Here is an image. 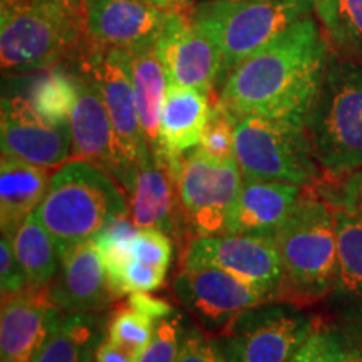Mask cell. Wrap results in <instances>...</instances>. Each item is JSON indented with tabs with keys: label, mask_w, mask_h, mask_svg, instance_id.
<instances>
[{
	"label": "cell",
	"mask_w": 362,
	"mask_h": 362,
	"mask_svg": "<svg viewBox=\"0 0 362 362\" xmlns=\"http://www.w3.org/2000/svg\"><path fill=\"white\" fill-rule=\"evenodd\" d=\"M322 25L307 16L226 76L218 101L235 119L262 116L304 124L329 59Z\"/></svg>",
	"instance_id": "6da1fadb"
},
{
	"label": "cell",
	"mask_w": 362,
	"mask_h": 362,
	"mask_svg": "<svg viewBox=\"0 0 362 362\" xmlns=\"http://www.w3.org/2000/svg\"><path fill=\"white\" fill-rule=\"evenodd\" d=\"M35 215L61 252L128 216L129 205L124 189L110 173L94 163L72 158L51 175Z\"/></svg>",
	"instance_id": "7a4b0ae2"
},
{
	"label": "cell",
	"mask_w": 362,
	"mask_h": 362,
	"mask_svg": "<svg viewBox=\"0 0 362 362\" xmlns=\"http://www.w3.org/2000/svg\"><path fill=\"white\" fill-rule=\"evenodd\" d=\"M305 131L325 175L344 178L362 168V61L329 54Z\"/></svg>",
	"instance_id": "3957f363"
},
{
	"label": "cell",
	"mask_w": 362,
	"mask_h": 362,
	"mask_svg": "<svg viewBox=\"0 0 362 362\" xmlns=\"http://www.w3.org/2000/svg\"><path fill=\"white\" fill-rule=\"evenodd\" d=\"M274 240L284 267L285 296L298 300L330 296L337 274V226L327 200L302 194Z\"/></svg>",
	"instance_id": "277c9868"
},
{
	"label": "cell",
	"mask_w": 362,
	"mask_h": 362,
	"mask_svg": "<svg viewBox=\"0 0 362 362\" xmlns=\"http://www.w3.org/2000/svg\"><path fill=\"white\" fill-rule=\"evenodd\" d=\"M314 8L315 0H202L188 16L218 47L223 83L240 62L310 16Z\"/></svg>",
	"instance_id": "5b68a950"
},
{
	"label": "cell",
	"mask_w": 362,
	"mask_h": 362,
	"mask_svg": "<svg viewBox=\"0 0 362 362\" xmlns=\"http://www.w3.org/2000/svg\"><path fill=\"white\" fill-rule=\"evenodd\" d=\"M235 160L243 180L314 187L320 170L304 124L243 116L235 119Z\"/></svg>",
	"instance_id": "8992f818"
},
{
	"label": "cell",
	"mask_w": 362,
	"mask_h": 362,
	"mask_svg": "<svg viewBox=\"0 0 362 362\" xmlns=\"http://www.w3.org/2000/svg\"><path fill=\"white\" fill-rule=\"evenodd\" d=\"M0 61L4 72H30L57 66L79 47L86 35L83 13L57 0L30 6L0 19Z\"/></svg>",
	"instance_id": "52a82bcc"
},
{
	"label": "cell",
	"mask_w": 362,
	"mask_h": 362,
	"mask_svg": "<svg viewBox=\"0 0 362 362\" xmlns=\"http://www.w3.org/2000/svg\"><path fill=\"white\" fill-rule=\"evenodd\" d=\"M242 183L243 176L235 158L216 160L200 148L187 153L181 161L178 194L188 232L193 237L225 233Z\"/></svg>",
	"instance_id": "ba28073f"
},
{
	"label": "cell",
	"mask_w": 362,
	"mask_h": 362,
	"mask_svg": "<svg viewBox=\"0 0 362 362\" xmlns=\"http://www.w3.org/2000/svg\"><path fill=\"white\" fill-rule=\"evenodd\" d=\"M315 325L309 317L275 302L243 312L220 330L228 362H288Z\"/></svg>",
	"instance_id": "9c48e42d"
},
{
	"label": "cell",
	"mask_w": 362,
	"mask_h": 362,
	"mask_svg": "<svg viewBox=\"0 0 362 362\" xmlns=\"http://www.w3.org/2000/svg\"><path fill=\"white\" fill-rule=\"evenodd\" d=\"M183 267H211L285 298V277L274 237L220 233L192 237L183 250Z\"/></svg>",
	"instance_id": "30bf717a"
},
{
	"label": "cell",
	"mask_w": 362,
	"mask_h": 362,
	"mask_svg": "<svg viewBox=\"0 0 362 362\" xmlns=\"http://www.w3.org/2000/svg\"><path fill=\"white\" fill-rule=\"evenodd\" d=\"M173 292L203 325L220 330L253 307L280 300L277 293L211 267H183L173 280Z\"/></svg>",
	"instance_id": "8fae6325"
},
{
	"label": "cell",
	"mask_w": 362,
	"mask_h": 362,
	"mask_svg": "<svg viewBox=\"0 0 362 362\" xmlns=\"http://www.w3.org/2000/svg\"><path fill=\"white\" fill-rule=\"evenodd\" d=\"M90 71L101 89L110 112L117 148L131 168L151 151L139 119L138 101L129 71L119 49H99L89 42L81 52V62Z\"/></svg>",
	"instance_id": "7c38bea8"
},
{
	"label": "cell",
	"mask_w": 362,
	"mask_h": 362,
	"mask_svg": "<svg viewBox=\"0 0 362 362\" xmlns=\"http://www.w3.org/2000/svg\"><path fill=\"white\" fill-rule=\"evenodd\" d=\"M76 74L78 99L69 121L72 158L94 163L110 173L128 193L133 185L136 168H131L117 148L110 112L106 110L98 81L83 64H79Z\"/></svg>",
	"instance_id": "4fadbf2b"
},
{
	"label": "cell",
	"mask_w": 362,
	"mask_h": 362,
	"mask_svg": "<svg viewBox=\"0 0 362 362\" xmlns=\"http://www.w3.org/2000/svg\"><path fill=\"white\" fill-rule=\"evenodd\" d=\"M168 83L211 94L221 83L223 59L218 47L183 11H173L155 40Z\"/></svg>",
	"instance_id": "5bb4252c"
},
{
	"label": "cell",
	"mask_w": 362,
	"mask_h": 362,
	"mask_svg": "<svg viewBox=\"0 0 362 362\" xmlns=\"http://www.w3.org/2000/svg\"><path fill=\"white\" fill-rule=\"evenodd\" d=\"M2 155L42 168H56L72 156L71 126H54L24 96H4L0 111Z\"/></svg>",
	"instance_id": "9a60e30c"
},
{
	"label": "cell",
	"mask_w": 362,
	"mask_h": 362,
	"mask_svg": "<svg viewBox=\"0 0 362 362\" xmlns=\"http://www.w3.org/2000/svg\"><path fill=\"white\" fill-rule=\"evenodd\" d=\"M171 12L141 0H86V39L99 49L153 44Z\"/></svg>",
	"instance_id": "2e32d148"
},
{
	"label": "cell",
	"mask_w": 362,
	"mask_h": 362,
	"mask_svg": "<svg viewBox=\"0 0 362 362\" xmlns=\"http://www.w3.org/2000/svg\"><path fill=\"white\" fill-rule=\"evenodd\" d=\"M64 315L66 312L52 302L49 285H30L17 296L2 298L0 359L2 362L33 361Z\"/></svg>",
	"instance_id": "e0dca14e"
},
{
	"label": "cell",
	"mask_w": 362,
	"mask_h": 362,
	"mask_svg": "<svg viewBox=\"0 0 362 362\" xmlns=\"http://www.w3.org/2000/svg\"><path fill=\"white\" fill-rule=\"evenodd\" d=\"M49 293L66 314H98L116 298L94 238L59 252V270L49 284Z\"/></svg>",
	"instance_id": "ac0fdd59"
},
{
	"label": "cell",
	"mask_w": 362,
	"mask_h": 362,
	"mask_svg": "<svg viewBox=\"0 0 362 362\" xmlns=\"http://www.w3.org/2000/svg\"><path fill=\"white\" fill-rule=\"evenodd\" d=\"M128 205L129 218L138 228L161 230L171 238L178 237L181 225L187 228L181 214L178 185L166 163L153 151L144 155L136 166Z\"/></svg>",
	"instance_id": "d6986e66"
},
{
	"label": "cell",
	"mask_w": 362,
	"mask_h": 362,
	"mask_svg": "<svg viewBox=\"0 0 362 362\" xmlns=\"http://www.w3.org/2000/svg\"><path fill=\"white\" fill-rule=\"evenodd\" d=\"M304 188L284 181L243 180L225 233L274 237L300 202Z\"/></svg>",
	"instance_id": "ffe728a7"
},
{
	"label": "cell",
	"mask_w": 362,
	"mask_h": 362,
	"mask_svg": "<svg viewBox=\"0 0 362 362\" xmlns=\"http://www.w3.org/2000/svg\"><path fill=\"white\" fill-rule=\"evenodd\" d=\"M210 94L193 88L170 84L163 99L158 156L166 165L183 160L200 144L203 129L211 112Z\"/></svg>",
	"instance_id": "44dd1931"
},
{
	"label": "cell",
	"mask_w": 362,
	"mask_h": 362,
	"mask_svg": "<svg viewBox=\"0 0 362 362\" xmlns=\"http://www.w3.org/2000/svg\"><path fill=\"white\" fill-rule=\"evenodd\" d=\"M47 168L2 155L0 161V230L12 238L27 216L34 214L47 192Z\"/></svg>",
	"instance_id": "7402d4cb"
},
{
	"label": "cell",
	"mask_w": 362,
	"mask_h": 362,
	"mask_svg": "<svg viewBox=\"0 0 362 362\" xmlns=\"http://www.w3.org/2000/svg\"><path fill=\"white\" fill-rule=\"evenodd\" d=\"M119 51L133 81L143 131L151 151H156L163 99L170 86L168 76L158 57L155 42Z\"/></svg>",
	"instance_id": "603a6c76"
},
{
	"label": "cell",
	"mask_w": 362,
	"mask_h": 362,
	"mask_svg": "<svg viewBox=\"0 0 362 362\" xmlns=\"http://www.w3.org/2000/svg\"><path fill=\"white\" fill-rule=\"evenodd\" d=\"M334 211L337 226V274L330 297L344 315L362 319V220L339 206H334Z\"/></svg>",
	"instance_id": "cb8c5ba5"
},
{
	"label": "cell",
	"mask_w": 362,
	"mask_h": 362,
	"mask_svg": "<svg viewBox=\"0 0 362 362\" xmlns=\"http://www.w3.org/2000/svg\"><path fill=\"white\" fill-rule=\"evenodd\" d=\"M104 337V317L66 314L30 362H96Z\"/></svg>",
	"instance_id": "d4e9b609"
},
{
	"label": "cell",
	"mask_w": 362,
	"mask_h": 362,
	"mask_svg": "<svg viewBox=\"0 0 362 362\" xmlns=\"http://www.w3.org/2000/svg\"><path fill=\"white\" fill-rule=\"evenodd\" d=\"M12 245L29 285L45 287L52 282L59 270V248L35 211L13 233Z\"/></svg>",
	"instance_id": "484cf974"
},
{
	"label": "cell",
	"mask_w": 362,
	"mask_h": 362,
	"mask_svg": "<svg viewBox=\"0 0 362 362\" xmlns=\"http://www.w3.org/2000/svg\"><path fill=\"white\" fill-rule=\"evenodd\" d=\"M27 99L47 123L69 126L78 99V74L59 64L49 67L33 81Z\"/></svg>",
	"instance_id": "4316f807"
},
{
	"label": "cell",
	"mask_w": 362,
	"mask_h": 362,
	"mask_svg": "<svg viewBox=\"0 0 362 362\" xmlns=\"http://www.w3.org/2000/svg\"><path fill=\"white\" fill-rule=\"evenodd\" d=\"M314 11L341 56L362 61V0H315Z\"/></svg>",
	"instance_id": "83f0119b"
},
{
	"label": "cell",
	"mask_w": 362,
	"mask_h": 362,
	"mask_svg": "<svg viewBox=\"0 0 362 362\" xmlns=\"http://www.w3.org/2000/svg\"><path fill=\"white\" fill-rule=\"evenodd\" d=\"M156 324V320L126 302L112 314L107 324V339L139 359L153 341Z\"/></svg>",
	"instance_id": "f1b7e54d"
},
{
	"label": "cell",
	"mask_w": 362,
	"mask_h": 362,
	"mask_svg": "<svg viewBox=\"0 0 362 362\" xmlns=\"http://www.w3.org/2000/svg\"><path fill=\"white\" fill-rule=\"evenodd\" d=\"M198 148L216 160L235 158V117L218 101L211 104L210 117Z\"/></svg>",
	"instance_id": "f546056e"
},
{
	"label": "cell",
	"mask_w": 362,
	"mask_h": 362,
	"mask_svg": "<svg viewBox=\"0 0 362 362\" xmlns=\"http://www.w3.org/2000/svg\"><path fill=\"white\" fill-rule=\"evenodd\" d=\"M131 257L168 272L173 259V238L161 230L136 228L131 240Z\"/></svg>",
	"instance_id": "4dcf8cb0"
},
{
	"label": "cell",
	"mask_w": 362,
	"mask_h": 362,
	"mask_svg": "<svg viewBox=\"0 0 362 362\" xmlns=\"http://www.w3.org/2000/svg\"><path fill=\"white\" fill-rule=\"evenodd\" d=\"M183 319L178 312L156 324L155 336L138 362H176L183 341Z\"/></svg>",
	"instance_id": "1f68e13d"
},
{
	"label": "cell",
	"mask_w": 362,
	"mask_h": 362,
	"mask_svg": "<svg viewBox=\"0 0 362 362\" xmlns=\"http://www.w3.org/2000/svg\"><path fill=\"white\" fill-rule=\"evenodd\" d=\"M176 362H228L220 342L206 337L200 329H188L181 341Z\"/></svg>",
	"instance_id": "d6a6232c"
},
{
	"label": "cell",
	"mask_w": 362,
	"mask_h": 362,
	"mask_svg": "<svg viewBox=\"0 0 362 362\" xmlns=\"http://www.w3.org/2000/svg\"><path fill=\"white\" fill-rule=\"evenodd\" d=\"M30 287L24 270L17 260L16 252H13L12 238L2 235L0 240V291L2 298L17 296Z\"/></svg>",
	"instance_id": "836d02e7"
},
{
	"label": "cell",
	"mask_w": 362,
	"mask_h": 362,
	"mask_svg": "<svg viewBox=\"0 0 362 362\" xmlns=\"http://www.w3.org/2000/svg\"><path fill=\"white\" fill-rule=\"evenodd\" d=\"M330 205L342 208L362 220V168L344 176L337 188L324 192Z\"/></svg>",
	"instance_id": "e575fe53"
},
{
	"label": "cell",
	"mask_w": 362,
	"mask_h": 362,
	"mask_svg": "<svg viewBox=\"0 0 362 362\" xmlns=\"http://www.w3.org/2000/svg\"><path fill=\"white\" fill-rule=\"evenodd\" d=\"M325 362H362V339L354 332L324 329Z\"/></svg>",
	"instance_id": "d590c367"
},
{
	"label": "cell",
	"mask_w": 362,
	"mask_h": 362,
	"mask_svg": "<svg viewBox=\"0 0 362 362\" xmlns=\"http://www.w3.org/2000/svg\"><path fill=\"white\" fill-rule=\"evenodd\" d=\"M126 302H128L131 307H134V309L141 310L143 314L151 317L156 322H160L161 319L170 317L176 312L170 302L163 300V298L153 297L151 292H133L129 293Z\"/></svg>",
	"instance_id": "8d00e7d4"
},
{
	"label": "cell",
	"mask_w": 362,
	"mask_h": 362,
	"mask_svg": "<svg viewBox=\"0 0 362 362\" xmlns=\"http://www.w3.org/2000/svg\"><path fill=\"white\" fill-rule=\"evenodd\" d=\"M288 362H325V339L324 329L315 327L304 346Z\"/></svg>",
	"instance_id": "74e56055"
},
{
	"label": "cell",
	"mask_w": 362,
	"mask_h": 362,
	"mask_svg": "<svg viewBox=\"0 0 362 362\" xmlns=\"http://www.w3.org/2000/svg\"><path fill=\"white\" fill-rule=\"evenodd\" d=\"M138 357H134L123 347H119L110 339L101 342V346L96 351V362H138Z\"/></svg>",
	"instance_id": "f35d334b"
},
{
	"label": "cell",
	"mask_w": 362,
	"mask_h": 362,
	"mask_svg": "<svg viewBox=\"0 0 362 362\" xmlns=\"http://www.w3.org/2000/svg\"><path fill=\"white\" fill-rule=\"evenodd\" d=\"M30 4H33V0H0V13H2L0 19H6L13 12L21 11V8L30 6Z\"/></svg>",
	"instance_id": "ab89813d"
},
{
	"label": "cell",
	"mask_w": 362,
	"mask_h": 362,
	"mask_svg": "<svg viewBox=\"0 0 362 362\" xmlns=\"http://www.w3.org/2000/svg\"><path fill=\"white\" fill-rule=\"evenodd\" d=\"M141 2H146L149 6L166 8V11H181L176 0H141Z\"/></svg>",
	"instance_id": "60d3db41"
},
{
	"label": "cell",
	"mask_w": 362,
	"mask_h": 362,
	"mask_svg": "<svg viewBox=\"0 0 362 362\" xmlns=\"http://www.w3.org/2000/svg\"><path fill=\"white\" fill-rule=\"evenodd\" d=\"M57 2L78 13H83L84 6H86V0H57Z\"/></svg>",
	"instance_id": "b9f144b4"
},
{
	"label": "cell",
	"mask_w": 362,
	"mask_h": 362,
	"mask_svg": "<svg viewBox=\"0 0 362 362\" xmlns=\"http://www.w3.org/2000/svg\"><path fill=\"white\" fill-rule=\"evenodd\" d=\"M176 2H178V6H180V8L181 11H183V7L187 6V4H189V2H193V0H176Z\"/></svg>",
	"instance_id": "7bdbcfd3"
},
{
	"label": "cell",
	"mask_w": 362,
	"mask_h": 362,
	"mask_svg": "<svg viewBox=\"0 0 362 362\" xmlns=\"http://www.w3.org/2000/svg\"><path fill=\"white\" fill-rule=\"evenodd\" d=\"M193 2H194V0H193ZM198 2H202V0H198Z\"/></svg>",
	"instance_id": "ee69618b"
}]
</instances>
